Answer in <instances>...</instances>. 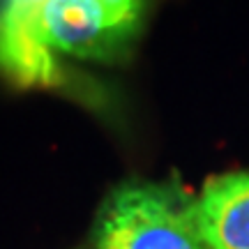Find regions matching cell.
<instances>
[{
  "label": "cell",
  "instance_id": "cell-1",
  "mask_svg": "<svg viewBox=\"0 0 249 249\" xmlns=\"http://www.w3.org/2000/svg\"><path fill=\"white\" fill-rule=\"evenodd\" d=\"M97 249H208L196 198L173 182H127L104 198L95 219Z\"/></svg>",
  "mask_w": 249,
  "mask_h": 249
},
{
  "label": "cell",
  "instance_id": "cell-2",
  "mask_svg": "<svg viewBox=\"0 0 249 249\" xmlns=\"http://www.w3.org/2000/svg\"><path fill=\"white\" fill-rule=\"evenodd\" d=\"M35 23L53 53L76 58L104 60L129 37L111 26L97 0H51L37 9Z\"/></svg>",
  "mask_w": 249,
  "mask_h": 249
},
{
  "label": "cell",
  "instance_id": "cell-3",
  "mask_svg": "<svg viewBox=\"0 0 249 249\" xmlns=\"http://www.w3.org/2000/svg\"><path fill=\"white\" fill-rule=\"evenodd\" d=\"M35 14L5 2L0 12V71L26 88H51L62 81V74L53 51L37 30Z\"/></svg>",
  "mask_w": 249,
  "mask_h": 249
},
{
  "label": "cell",
  "instance_id": "cell-4",
  "mask_svg": "<svg viewBox=\"0 0 249 249\" xmlns=\"http://www.w3.org/2000/svg\"><path fill=\"white\" fill-rule=\"evenodd\" d=\"M208 249H249V171L214 176L196 198Z\"/></svg>",
  "mask_w": 249,
  "mask_h": 249
},
{
  "label": "cell",
  "instance_id": "cell-5",
  "mask_svg": "<svg viewBox=\"0 0 249 249\" xmlns=\"http://www.w3.org/2000/svg\"><path fill=\"white\" fill-rule=\"evenodd\" d=\"M97 2L104 7L111 26L124 35H132V30L139 23V14H141L139 0H97Z\"/></svg>",
  "mask_w": 249,
  "mask_h": 249
},
{
  "label": "cell",
  "instance_id": "cell-6",
  "mask_svg": "<svg viewBox=\"0 0 249 249\" xmlns=\"http://www.w3.org/2000/svg\"><path fill=\"white\" fill-rule=\"evenodd\" d=\"M9 5H17V7H23V9H30V12H37V9L51 2V0H7Z\"/></svg>",
  "mask_w": 249,
  "mask_h": 249
}]
</instances>
